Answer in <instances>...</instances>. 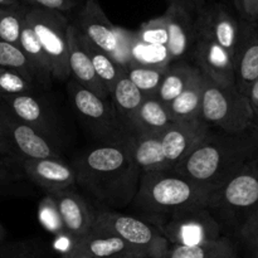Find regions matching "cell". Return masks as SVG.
<instances>
[{
  "instance_id": "obj_1",
  "label": "cell",
  "mask_w": 258,
  "mask_h": 258,
  "mask_svg": "<svg viewBox=\"0 0 258 258\" xmlns=\"http://www.w3.org/2000/svg\"><path fill=\"white\" fill-rule=\"evenodd\" d=\"M71 165L80 188L115 209L133 203L143 175L134 160L130 133L98 140L78 154Z\"/></svg>"
},
{
  "instance_id": "obj_2",
  "label": "cell",
  "mask_w": 258,
  "mask_h": 258,
  "mask_svg": "<svg viewBox=\"0 0 258 258\" xmlns=\"http://www.w3.org/2000/svg\"><path fill=\"white\" fill-rule=\"evenodd\" d=\"M256 158L258 139L253 127L238 135L211 130L203 141L173 169L214 190Z\"/></svg>"
},
{
  "instance_id": "obj_3",
  "label": "cell",
  "mask_w": 258,
  "mask_h": 258,
  "mask_svg": "<svg viewBox=\"0 0 258 258\" xmlns=\"http://www.w3.org/2000/svg\"><path fill=\"white\" fill-rule=\"evenodd\" d=\"M213 189L191 180L175 169L144 173L133 206L150 217L190 208H208Z\"/></svg>"
},
{
  "instance_id": "obj_4",
  "label": "cell",
  "mask_w": 258,
  "mask_h": 258,
  "mask_svg": "<svg viewBox=\"0 0 258 258\" xmlns=\"http://www.w3.org/2000/svg\"><path fill=\"white\" fill-rule=\"evenodd\" d=\"M202 120L219 131L238 135L253 127L254 108L237 86H219L204 75Z\"/></svg>"
},
{
  "instance_id": "obj_5",
  "label": "cell",
  "mask_w": 258,
  "mask_h": 258,
  "mask_svg": "<svg viewBox=\"0 0 258 258\" xmlns=\"http://www.w3.org/2000/svg\"><path fill=\"white\" fill-rule=\"evenodd\" d=\"M257 207L258 158L248 161L214 189L208 208L238 231Z\"/></svg>"
},
{
  "instance_id": "obj_6",
  "label": "cell",
  "mask_w": 258,
  "mask_h": 258,
  "mask_svg": "<svg viewBox=\"0 0 258 258\" xmlns=\"http://www.w3.org/2000/svg\"><path fill=\"white\" fill-rule=\"evenodd\" d=\"M75 25L83 37L110 55L121 68L126 70L131 64V47L135 40V32L112 24L98 0H85Z\"/></svg>"
},
{
  "instance_id": "obj_7",
  "label": "cell",
  "mask_w": 258,
  "mask_h": 258,
  "mask_svg": "<svg viewBox=\"0 0 258 258\" xmlns=\"http://www.w3.org/2000/svg\"><path fill=\"white\" fill-rule=\"evenodd\" d=\"M91 232L120 237L149 258H163L170 247L168 239L151 222L106 209L95 212Z\"/></svg>"
},
{
  "instance_id": "obj_8",
  "label": "cell",
  "mask_w": 258,
  "mask_h": 258,
  "mask_svg": "<svg viewBox=\"0 0 258 258\" xmlns=\"http://www.w3.org/2000/svg\"><path fill=\"white\" fill-rule=\"evenodd\" d=\"M25 20L37 34L49 59L53 78L57 81H68L72 78L67 39L70 23L63 13L28 7Z\"/></svg>"
},
{
  "instance_id": "obj_9",
  "label": "cell",
  "mask_w": 258,
  "mask_h": 258,
  "mask_svg": "<svg viewBox=\"0 0 258 258\" xmlns=\"http://www.w3.org/2000/svg\"><path fill=\"white\" fill-rule=\"evenodd\" d=\"M170 244L197 246L221 238V223L209 208H190L163 217H150Z\"/></svg>"
},
{
  "instance_id": "obj_10",
  "label": "cell",
  "mask_w": 258,
  "mask_h": 258,
  "mask_svg": "<svg viewBox=\"0 0 258 258\" xmlns=\"http://www.w3.org/2000/svg\"><path fill=\"white\" fill-rule=\"evenodd\" d=\"M67 92L73 108L98 140L126 133L121 126L111 100L83 87L75 78L67 81Z\"/></svg>"
},
{
  "instance_id": "obj_11",
  "label": "cell",
  "mask_w": 258,
  "mask_h": 258,
  "mask_svg": "<svg viewBox=\"0 0 258 258\" xmlns=\"http://www.w3.org/2000/svg\"><path fill=\"white\" fill-rule=\"evenodd\" d=\"M0 118L8 143L19 153V156L27 159L59 158V151L55 148V144L29 125L18 120L3 103L0 105Z\"/></svg>"
},
{
  "instance_id": "obj_12",
  "label": "cell",
  "mask_w": 258,
  "mask_h": 258,
  "mask_svg": "<svg viewBox=\"0 0 258 258\" xmlns=\"http://www.w3.org/2000/svg\"><path fill=\"white\" fill-rule=\"evenodd\" d=\"M197 37L208 38L234 58L239 38V23L222 4L206 5L194 20Z\"/></svg>"
},
{
  "instance_id": "obj_13",
  "label": "cell",
  "mask_w": 258,
  "mask_h": 258,
  "mask_svg": "<svg viewBox=\"0 0 258 258\" xmlns=\"http://www.w3.org/2000/svg\"><path fill=\"white\" fill-rule=\"evenodd\" d=\"M0 101L18 120L37 130L53 144H57L59 136L57 120L44 101L34 95L0 96Z\"/></svg>"
},
{
  "instance_id": "obj_14",
  "label": "cell",
  "mask_w": 258,
  "mask_h": 258,
  "mask_svg": "<svg viewBox=\"0 0 258 258\" xmlns=\"http://www.w3.org/2000/svg\"><path fill=\"white\" fill-rule=\"evenodd\" d=\"M62 222L63 231L73 241L87 236L93 228L95 212L82 196L72 188L50 193Z\"/></svg>"
},
{
  "instance_id": "obj_15",
  "label": "cell",
  "mask_w": 258,
  "mask_h": 258,
  "mask_svg": "<svg viewBox=\"0 0 258 258\" xmlns=\"http://www.w3.org/2000/svg\"><path fill=\"white\" fill-rule=\"evenodd\" d=\"M211 131L203 120L174 122L160 135L164 154L171 168L186 158Z\"/></svg>"
},
{
  "instance_id": "obj_16",
  "label": "cell",
  "mask_w": 258,
  "mask_h": 258,
  "mask_svg": "<svg viewBox=\"0 0 258 258\" xmlns=\"http://www.w3.org/2000/svg\"><path fill=\"white\" fill-rule=\"evenodd\" d=\"M25 175L48 194L72 188L76 184V175L71 164L59 158L18 159Z\"/></svg>"
},
{
  "instance_id": "obj_17",
  "label": "cell",
  "mask_w": 258,
  "mask_h": 258,
  "mask_svg": "<svg viewBox=\"0 0 258 258\" xmlns=\"http://www.w3.org/2000/svg\"><path fill=\"white\" fill-rule=\"evenodd\" d=\"M236 86L248 96L252 85L258 80V29L254 23H239V38L234 53Z\"/></svg>"
},
{
  "instance_id": "obj_18",
  "label": "cell",
  "mask_w": 258,
  "mask_h": 258,
  "mask_svg": "<svg viewBox=\"0 0 258 258\" xmlns=\"http://www.w3.org/2000/svg\"><path fill=\"white\" fill-rule=\"evenodd\" d=\"M194 54L198 68L209 80L226 87L236 86L233 57L221 45L208 38L197 37Z\"/></svg>"
},
{
  "instance_id": "obj_19",
  "label": "cell",
  "mask_w": 258,
  "mask_h": 258,
  "mask_svg": "<svg viewBox=\"0 0 258 258\" xmlns=\"http://www.w3.org/2000/svg\"><path fill=\"white\" fill-rule=\"evenodd\" d=\"M67 253L95 258H149L120 237L96 232H90L87 236L73 241Z\"/></svg>"
},
{
  "instance_id": "obj_20",
  "label": "cell",
  "mask_w": 258,
  "mask_h": 258,
  "mask_svg": "<svg viewBox=\"0 0 258 258\" xmlns=\"http://www.w3.org/2000/svg\"><path fill=\"white\" fill-rule=\"evenodd\" d=\"M68 39V60L72 78H75L83 87L97 93L102 98L111 100L110 93L98 78L90 55L86 52L81 40V32L75 24H70L67 30Z\"/></svg>"
},
{
  "instance_id": "obj_21",
  "label": "cell",
  "mask_w": 258,
  "mask_h": 258,
  "mask_svg": "<svg viewBox=\"0 0 258 258\" xmlns=\"http://www.w3.org/2000/svg\"><path fill=\"white\" fill-rule=\"evenodd\" d=\"M168 29V52L171 60H180L196 44L197 34L193 15L176 5L169 4L164 13Z\"/></svg>"
},
{
  "instance_id": "obj_22",
  "label": "cell",
  "mask_w": 258,
  "mask_h": 258,
  "mask_svg": "<svg viewBox=\"0 0 258 258\" xmlns=\"http://www.w3.org/2000/svg\"><path fill=\"white\" fill-rule=\"evenodd\" d=\"M174 122L168 105L159 100L158 96H145V100L133 117L127 133L161 135Z\"/></svg>"
},
{
  "instance_id": "obj_23",
  "label": "cell",
  "mask_w": 258,
  "mask_h": 258,
  "mask_svg": "<svg viewBox=\"0 0 258 258\" xmlns=\"http://www.w3.org/2000/svg\"><path fill=\"white\" fill-rule=\"evenodd\" d=\"M130 136L134 160L141 173H151L171 168L164 154L160 135H141L130 133Z\"/></svg>"
},
{
  "instance_id": "obj_24",
  "label": "cell",
  "mask_w": 258,
  "mask_h": 258,
  "mask_svg": "<svg viewBox=\"0 0 258 258\" xmlns=\"http://www.w3.org/2000/svg\"><path fill=\"white\" fill-rule=\"evenodd\" d=\"M111 102L123 130L127 133L136 111L145 100V95L123 73L110 93Z\"/></svg>"
},
{
  "instance_id": "obj_25",
  "label": "cell",
  "mask_w": 258,
  "mask_h": 258,
  "mask_svg": "<svg viewBox=\"0 0 258 258\" xmlns=\"http://www.w3.org/2000/svg\"><path fill=\"white\" fill-rule=\"evenodd\" d=\"M203 90L204 73L199 70L184 92H181L173 102L168 105L175 122L201 120Z\"/></svg>"
},
{
  "instance_id": "obj_26",
  "label": "cell",
  "mask_w": 258,
  "mask_h": 258,
  "mask_svg": "<svg viewBox=\"0 0 258 258\" xmlns=\"http://www.w3.org/2000/svg\"><path fill=\"white\" fill-rule=\"evenodd\" d=\"M163 258H237L234 244L227 237L197 246L170 244Z\"/></svg>"
},
{
  "instance_id": "obj_27",
  "label": "cell",
  "mask_w": 258,
  "mask_h": 258,
  "mask_svg": "<svg viewBox=\"0 0 258 258\" xmlns=\"http://www.w3.org/2000/svg\"><path fill=\"white\" fill-rule=\"evenodd\" d=\"M198 71V67L186 64V63H176L174 66H169L156 93L159 100L163 101L165 105L173 102L188 87Z\"/></svg>"
},
{
  "instance_id": "obj_28",
  "label": "cell",
  "mask_w": 258,
  "mask_h": 258,
  "mask_svg": "<svg viewBox=\"0 0 258 258\" xmlns=\"http://www.w3.org/2000/svg\"><path fill=\"white\" fill-rule=\"evenodd\" d=\"M19 47L22 48L23 52L25 53V55L29 58L32 64L37 70L40 85H49L53 78L49 59H48L37 34L32 29V27L28 24L27 20H24V25H23Z\"/></svg>"
},
{
  "instance_id": "obj_29",
  "label": "cell",
  "mask_w": 258,
  "mask_h": 258,
  "mask_svg": "<svg viewBox=\"0 0 258 258\" xmlns=\"http://www.w3.org/2000/svg\"><path fill=\"white\" fill-rule=\"evenodd\" d=\"M81 40H82V44L85 47L86 52L90 55V59L92 62L93 68H95L98 78L103 83L107 92L111 93L112 88L115 87V85L120 80L121 76L125 73V71L117 63L113 62L110 55L106 54L103 50H101L93 43H91L87 38L83 37L82 33H81Z\"/></svg>"
},
{
  "instance_id": "obj_30",
  "label": "cell",
  "mask_w": 258,
  "mask_h": 258,
  "mask_svg": "<svg viewBox=\"0 0 258 258\" xmlns=\"http://www.w3.org/2000/svg\"><path fill=\"white\" fill-rule=\"evenodd\" d=\"M168 67H153L131 63L125 71L131 82L145 96H156Z\"/></svg>"
},
{
  "instance_id": "obj_31",
  "label": "cell",
  "mask_w": 258,
  "mask_h": 258,
  "mask_svg": "<svg viewBox=\"0 0 258 258\" xmlns=\"http://www.w3.org/2000/svg\"><path fill=\"white\" fill-rule=\"evenodd\" d=\"M170 62L171 58L168 48L140 42L135 33V40L131 47V63L153 67H169Z\"/></svg>"
},
{
  "instance_id": "obj_32",
  "label": "cell",
  "mask_w": 258,
  "mask_h": 258,
  "mask_svg": "<svg viewBox=\"0 0 258 258\" xmlns=\"http://www.w3.org/2000/svg\"><path fill=\"white\" fill-rule=\"evenodd\" d=\"M27 8L25 5L20 8L0 7V39L19 45Z\"/></svg>"
},
{
  "instance_id": "obj_33",
  "label": "cell",
  "mask_w": 258,
  "mask_h": 258,
  "mask_svg": "<svg viewBox=\"0 0 258 258\" xmlns=\"http://www.w3.org/2000/svg\"><path fill=\"white\" fill-rule=\"evenodd\" d=\"M35 82L14 70L0 67V96L34 95Z\"/></svg>"
},
{
  "instance_id": "obj_34",
  "label": "cell",
  "mask_w": 258,
  "mask_h": 258,
  "mask_svg": "<svg viewBox=\"0 0 258 258\" xmlns=\"http://www.w3.org/2000/svg\"><path fill=\"white\" fill-rule=\"evenodd\" d=\"M135 33L138 39L146 44L160 45V47L168 45V29H166L164 15L143 23L140 29Z\"/></svg>"
},
{
  "instance_id": "obj_35",
  "label": "cell",
  "mask_w": 258,
  "mask_h": 258,
  "mask_svg": "<svg viewBox=\"0 0 258 258\" xmlns=\"http://www.w3.org/2000/svg\"><path fill=\"white\" fill-rule=\"evenodd\" d=\"M40 246L35 241L0 242V258H39Z\"/></svg>"
},
{
  "instance_id": "obj_36",
  "label": "cell",
  "mask_w": 258,
  "mask_h": 258,
  "mask_svg": "<svg viewBox=\"0 0 258 258\" xmlns=\"http://www.w3.org/2000/svg\"><path fill=\"white\" fill-rule=\"evenodd\" d=\"M238 234L249 253L258 258V207L242 224Z\"/></svg>"
},
{
  "instance_id": "obj_37",
  "label": "cell",
  "mask_w": 258,
  "mask_h": 258,
  "mask_svg": "<svg viewBox=\"0 0 258 258\" xmlns=\"http://www.w3.org/2000/svg\"><path fill=\"white\" fill-rule=\"evenodd\" d=\"M23 5L29 8L55 10V12H68L77 5L78 0H20Z\"/></svg>"
},
{
  "instance_id": "obj_38",
  "label": "cell",
  "mask_w": 258,
  "mask_h": 258,
  "mask_svg": "<svg viewBox=\"0 0 258 258\" xmlns=\"http://www.w3.org/2000/svg\"><path fill=\"white\" fill-rule=\"evenodd\" d=\"M169 4L180 7L190 15H198L201 10L206 7L204 0H169Z\"/></svg>"
},
{
  "instance_id": "obj_39",
  "label": "cell",
  "mask_w": 258,
  "mask_h": 258,
  "mask_svg": "<svg viewBox=\"0 0 258 258\" xmlns=\"http://www.w3.org/2000/svg\"><path fill=\"white\" fill-rule=\"evenodd\" d=\"M252 2H253V0H234V5H236L237 10L241 13L243 19L249 23H251Z\"/></svg>"
},
{
  "instance_id": "obj_40",
  "label": "cell",
  "mask_w": 258,
  "mask_h": 258,
  "mask_svg": "<svg viewBox=\"0 0 258 258\" xmlns=\"http://www.w3.org/2000/svg\"><path fill=\"white\" fill-rule=\"evenodd\" d=\"M10 181H12V176H10L9 169L0 164V196L7 190Z\"/></svg>"
},
{
  "instance_id": "obj_41",
  "label": "cell",
  "mask_w": 258,
  "mask_h": 258,
  "mask_svg": "<svg viewBox=\"0 0 258 258\" xmlns=\"http://www.w3.org/2000/svg\"><path fill=\"white\" fill-rule=\"evenodd\" d=\"M248 98L251 101L253 108H257L258 110V80L252 85L251 90L248 92Z\"/></svg>"
},
{
  "instance_id": "obj_42",
  "label": "cell",
  "mask_w": 258,
  "mask_h": 258,
  "mask_svg": "<svg viewBox=\"0 0 258 258\" xmlns=\"http://www.w3.org/2000/svg\"><path fill=\"white\" fill-rule=\"evenodd\" d=\"M0 7L4 8H20L23 4L20 0H0Z\"/></svg>"
},
{
  "instance_id": "obj_43",
  "label": "cell",
  "mask_w": 258,
  "mask_h": 258,
  "mask_svg": "<svg viewBox=\"0 0 258 258\" xmlns=\"http://www.w3.org/2000/svg\"><path fill=\"white\" fill-rule=\"evenodd\" d=\"M12 150L13 148L10 146V144L0 140V155H7V154H10L12 153Z\"/></svg>"
},
{
  "instance_id": "obj_44",
  "label": "cell",
  "mask_w": 258,
  "mask_h": 258,
  "mask_svg": "<svg viewBox=\"0 0 258 258\" xmlns=\"http://www.w3.org/2000/svg\"><path fill=\"white\" fill-rule=\"evenodd\" d=\"M258 19V0L252 2V14H251V23H254Z\"/></svg>"
},
{
  "instance_id": "obj_45",
  "label": "cell",
  "mask_w": 258,
  "mask_h": 258,
  "mask_svg": "<svg viewBox=\"0 0 258 258\" xmlns=\"http://www.w3.org/2000/svg\"><path fill=\"white\" fill-rule=\"evenodd\" d=\"M0 140L5 141V143H8L7 140V135H5V131H4V127H3V122H2V118H0ZM9 144V143H8ZM12 146V145H10Z\"/></svg>"
},
{
  "instance_id": "obj_46",
  "label": "cell",
  "mask_w": 258,
  "mask_h": 258,
  "mask_svg": "<svg viewBox=\"0 0 258 258\" xmlns=\"http://www.w3.org/2000/svg\"><path fill=\"white\" fill-rule=\"evenodd\" d=\"M253 128H254V131H256V135H257V139H258V110H257V108H254Z\"/></svg>"
},
{
  "instance_id": "obj_47",
  "label": "cell",
  "mask_w": 258,
  "mask_h": 258,
  "mask_svg": "<svg viewBox=\"0 0 258 258\" xmlns=\"http://www.w3.org/2000/svg\"><path fill=\"white\" fill-rule=\"evenodd\" d=\"M62 258H95V257L86 256V254H68V253H66Z\"/></svg>"
},
{
  "instance_id": "obj_48",
  "label": "cell",
  "mask_w": 258,
  "mask_h": 258,
  "mask_svg": "<svg viewBox=\"0 0 258 258\" xmlns=\"http://www.w3.org/2000/svg\"><path fill=\"white\" fill-rule=\"evenodd\" d=\"M5 236H7V232H5L4 227H3L2 223H0V242H4Z\"/></svg>"
}]
</instances>
